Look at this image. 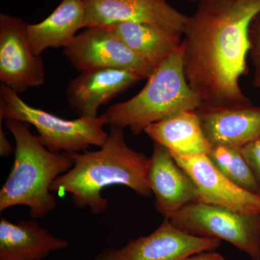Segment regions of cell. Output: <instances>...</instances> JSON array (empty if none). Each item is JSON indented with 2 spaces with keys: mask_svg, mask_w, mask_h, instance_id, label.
<instances>
[{
  "mask_svg": "<svg viewBox=\"0 0 260 260\" xmlns=\"http://www.w3.org/2000/svg\"><path fill=\"white\" fill-rule=\"evenodd\" d=\"M259 13L260 0H200L188 16L183 66L201 107L251 104L239 80L247 73L249 27Z\"/></svg>",
  "mask_w": 260,
  "mask_h": 260,
  "instance_id": "cell-1",
  "label": "cell"
},
{
  "mask_svg": "<svg viewBox=\"0 0 260 260\" xmlns=\"http://www.w3.org/2000/svg\"><path fill=\"white\" fill-rule=\"evenodd\" d=\"M70 154L74 165L56 179L51 189L70 194L78 208H89L94 215L105 213L109 201L102 192L107 186H127L144 198L153 194L148 179L150 158L129 148L124 129L111 126L99 150Z\"/></svg>",
  "mask_w": 260,
  "mask_h": 260,
  "instance_id": "cell-2",
  "label": "cell"
},
{
  "mask_svg": "<svg viewBox=\"0 0 260 260\" xmlns=\"http://www.w3.org/2000/svg\"><path fill=\"white\" fill-rule=\"evenodd\" d=\"M15 141L13 168L0 190V211L24 205L34 218L46 216L56 208L51 186L74 165L70 153H54L30 133V124L5 119Z\"/></svg>",
  "mask_w": 260,
  "mask_h": 260,
  "instance_id": "cell-3",
  "label": "cell"
},
{
  "mask_svg": "<svg viewBox=\"0 0 260 260\" xmlns=\"http://www.w3.org/2000/svg\"><path fill=\"white\" fill-rule=\"evenodd\" d=\"M180 47L157 67L144 88L126 102L108 108L102 116L105 125L129 128L139 135L154 123L186 110H198L201 100L191 90L184 74Z\"/></svg>",
  "mask_w": 260,
  "mask_h": 260,
  "instance_id": "cell-4",
  "label": "cell"
},
{
  "mask_svg": "<svg viewBox=\"0 0 260 260\" xmlns=\"http://www.w3.org/2000/svg\"><path fill=\"white\" fill-rule=\"evenodd\" d=\"M0 119L28 123L39 133L38 139L54 153H81L91 146L100 148L107 139L104 121L96 118L79 117L67 120L28 105L18 93L0 85Z\"/></svg>",
  "mask_w": 260,
  "mask_h": 260,
  "instance_id": "cell-5",
  "label": "cell"
},
{
  "mask_svg": "<svg viewBox=\"0 0 260 260\" xmlns=\"http://www.w3.org/2000/svg\"><path fill=\"white\" fill-rule=\"evenodd\" d=\"M168 219L183 232L225 241L251 259L260 260V215L197 202Z\"/></svg>",
  "mask_w": 260,
  "mask_h": 260,
  "instance_id": "cell-6",
  "label": "cell"
},
{
  "mask_svg": "<svg viewBox=\"0 0 260 260\" xmlns=\"http://www.w3.org/2000/svg\"><path fill=\"white\" fill-rule=\"evenodd\" d=\"M64 54L80 73L101 68L133 72L148 79L155 68L107 27H89L64 48Z\"/></svg>",
  "mask_w": 260,
  "mask_h": 260,
  "instance_id": "cell-7",
  "label": "cell"
},
{
  "mask_svg": "<svg viewBox=\"0 0 260 260\" xmlns=\"http://www.w3.org/2000/svg\"><path fill=\"white\" fill-rule=\"evenodd\" d=\"M220 243L215 238L183 232L165 218L150 235L132 239L123 247L105 249L95 260H184L198 253L215 250Z\"/></svg>",
  "mask_w": 260,
  "mask_h": 260,
  "instance_id": "cell-8",
  "label": "cell"
},
{
  "mask_svg": "<svg viewBox=\"0 0 260 260\" xmlns=\"http://www.w3.org/2000/svg\"><path fill=\"white\" fill-rule=\"evenodd\" d=\"M27 25L18 17L0 15V80L18 94L45 82L44 61L30 47Z\"/></svg>",
  "mask_w": 260,
  "mask_h": 260,
  "instance_id": "cell-9",
  "label": "cell"
},
{
  "mask_svg": "<svg viewBox=\"0 0 260 260\" xmlns=\"http://www.w3.org/2000/svg\"><path fill=\"white\" fill-rule=\"evenodd\" d=\"M87 26L107 27L121 22L147 24L183 35L188 16L167 0H84Z\"/></svg>",
  "mask_w": 260,
  "mask_h": 260,
  "instance_id": "cell-10",
  "label": "cell"
},
{
  "mask_svg": "<svg viewBox=\"0 0 260 260\" xmlns=\"http://www.w3.org/2000/svg\"><path fill=\"white\" fill-rule=\"evenodd\" d=\"M172 155L194 181L200 202L240 213L260 215L259 195L234 184L214 165L208 155Z\"/></svg>",
  "mask_w": 260,
  "mask_h": 260,
  "instance_id": "cell-11",
  "label": "cell"
},
{
  "mask_svg": "<svg viewBox=\"0 0 260 260\" xmlns=\"http://www.w3.org/2000/svg\"><path fill=\"white\" fill-rule=\"evenodd\" d=\"M148 179L155 196V208L165 218H171L186 205L200 202L194 181L169 149L158 143H154Z\"/></svg>",
  "mask_w": 260,
  "mask_h": 260,
  "instance_id": "cell-12",
  "label": "cell"
},
{
  "mask_svg": "<svg viewBox=\"0 0 260 260\" xmlns=\"http://www.w3.org/2000/svg\"><path fill=\"white\" fill-rule=\"evenodd\" d=\"M142 80H144L143 77L128 70H88L68 84L67 100L79 117L96 118L99 108Z\"/></svg>",
  "mask_w": 260,
  "mask_h": 260,
  "instance_id": "cell-13",
  "label": "cell"
},
{
  "mask_svg": "<svg viewBox=\"0 0 260 260\" xmlns=\"http://www.w3.org/2000/svg\"><path fill=\"white\" fill-rule=\"evenodd\" d=\"M202 126L212 146L242 148L260 136V107L252 104L200 108Z\"/></svg>",
  "mask_w": 260,
  "mask_h": 260,
  "instance_id": "cell-14",
  "label": "cell"
},
{
  "mask_svg": "<svg viewBox=\"0 0 260 260\" xmlns=\"http://www.w3.org/2000/svg\"><path fill=\"white\" fill-rule=\"evenodd\" d=\"M69 246L68 241L51 235L35 220H0V260H43Z\"/></svg>",
  "mask_w": 260,
  "mask_h": 260,
  "instance_id": "cell-15",
  "label": "cell"
},
{
  "mask_svg": "<svg viewBox=\"0 0 260 260\" xmlns=\"http://www.w3.org/2000/svg\"><path fill=\"white\" fill-rule=\"evenodd\" d=\"M87 26L84 0H61L45 20L27 25V37L34 54L49 48L66 47L77 32Z\"/></svg>",
  "mask_w": 260,
  "mask_h": 260,
  "instance_id": "cell-16",
  "label": "cell"
},
{
  "mask_svg": "<svg viewBox=\"0 0 260 260\" xmlns=\"http://www.w3.org/2000/svg\"><path fill=\"white\" fill-rule=\"evenodd\" d=\"M154 143L181 156L209 155L212 145L205 136L198 110H186L150 124L145 129Z\"/></svg>",
  "mask_w": 260,
  "mask_h": 260,
  "instance_id": "cell-17",
  "label": "cell"
},
{
  "mask_svg": "<svg viewBox=\"0 0 260 260\" xmlns=\"http://www.w3.org/2000/svg\"><path fill=\"white\" fill-rule=\"evenodd\" d=\"M107 27L155 69L175 53L182 42L181 34L147 24L121 22Z\"/></svg>",
  "mask_w": 260,
  "mask_h": 260,
  "instance_id": "cell-18",
  "label": "cell"
},
{
  "mask_svg": "<svg viewBox=\"0 0 260 260\" xmlns=\"http://www.w3.org/2000/svg\"><path fill=\"white\" fill-rule=\"evenodd\" d=\"M208 157L234 184L260 196L259 183L243 156L240 148L224 145L212 146Z\"/></svg>",
  "mask_w": 260,
  "mask_h": 260,
  "instance_id": "cell-19",
  "label": "cell"
},
{
  "mask_svg": "<svg viewBox=\"0 0 260 260\" xmlns=\"http://www.w3.org/2000/svg\"><path fill=\"white\" fill-rule=\"evenodd\" d=\"M249 38V56L253 67V86L260 88V13L251 22Z\"/></svg>",
  "mask_w": 260,
  "mask_h": 260,
  "instance_id": "cell-20",
  "label": "cell"
},
{
  "mask_svg": "<svg viewBox=\"0 0 260 260\" xmlns=\"http://www.w3.org/2000/svg\"><path fill=\"white\" fill-rule=\"evenodd\" d=\"M240 150L260 184V136L244 145Z\"/></svg>",
  "mask_w": 260,
  "mask_h": 260,
  "instance_id": "cell-21",
  "label": "cell"
},
{
  "mask_svg": "<svg viewBox=\"0 0 260 260\" xmlns=\"http://www.w3.org/2000/svg\"><path fill=\"white\" fill-rule=\"evenodd\" d=\"M13 153V148L9 140L7 139L4 132L3 131V126L0 125V155L7 156Z\"/></svg>",
  "mask_w": 260,
  "mask_h": 260,
  "instance_id": "cell-22",
  "label": "cell"
},
{
  "mask_svg": "<svg viewBox=\"0 0 260 260\" xmlns=\"http://www.w3.org/2000/svg\"><path fill=\"white\" fill-rule=\"evenodd\" d=\"M184 260H226L223 256L218 253L212 251H203L193 254Z\"/></svg>",
  "mask_w": 260,
  "mask_h": 260,
  "instance_id": "cell-23",
  "label": "cell"
},
{
  "mask_svg": "<svg viewBox=\"0 0 260 260\" xmlns=\"http://www.w3.org/2000/svg\"><path fill=\"white\" fill-rule=\"evenodd\" d=\"M189 1L194 2V1H197V0H189Z\"/></svg>",
  "mask_w": 260,
  "mask_h": 260,
  "instance_id": "cell-24",
  "label": "cell"
}]
</instances>
